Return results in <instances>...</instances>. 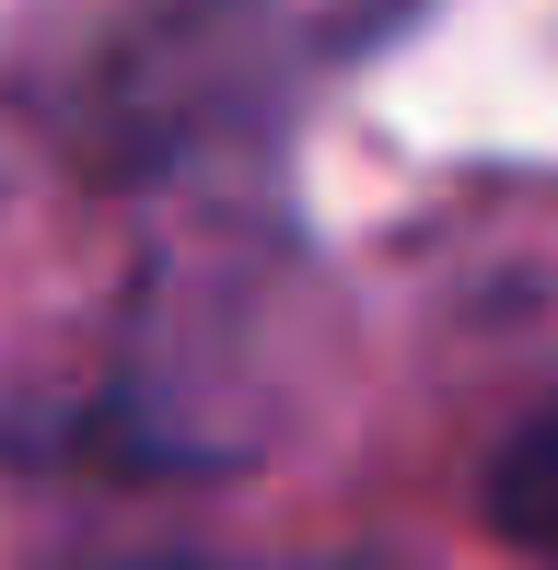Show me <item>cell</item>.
<instances>
[{
  "label": "cell",
  "instance_id": "cell-1",
  "mask_svg": "<svg viewBox=\"0 0 558 570\" xmlns=\"http://www.w3.org/2000/svg\"><path fill=\"white\" fill-rule=\"evenodd\" d=\"M477 512H489V535H500L512 559H547V570H558V407H536V420L489 454Z\"/></svg>",
  "mask_w": 558,
  "mask_h": 570
},
{
  "label": "cell",
  "instance_id": "cell-2",
  "mask_svg": "<svg viewBox=\"0 0 558 570\" xmlns=\"http://www.w3.org/2000/svg\"><path fill=\"white\" fill-rule=\"evenodd\" d=\"M70 570H221V559H175V548H151V559H70Z\"/></svg>",
  "mask_w": 558,
  "mask_h": 570
}]
</instances>
